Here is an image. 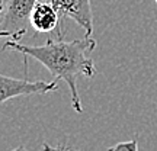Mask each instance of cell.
<instances>
[{"instance_id": "6da1fadb", "label": "cell", "mask_w": 157, "mask_h": 151, "mask_svg": "<svg viewBox=\"0 0 157 151\" xmlns=\"http://www.w3.org/2000/svg\"><path fill=\"white\" fill-rule=\"evenodd\" d=\"M95 48L96 41L86 36L84 39H74L68 42L64 39L48 38L47 44L41 47L22 45L16 41H7L2 47V50H13L25 57L35 58L54 74L56 80L66 81L71 95V106L78 113L83 112V106L78 96L77 77H93L96 74L95 64L89 57V52Z\"/></svg>"}, {"instance_id": "7a4b0ae2", "label": "cell", "mask_w": 157, "mask_h": 151, "mask_svg": "<svg viewBox=\"0 0 157 151\" xmlns=\"http://www.w3.org/2000/svg\"><path fill=\"white\" fill-rule=\"evenodd\" d=\"M39 0H7L0 17V36L19 42L31 25V13Z\"/></svg>"}, {"instance_id": "3957f363", "label": "cell", "mask_w": 157, "mask_h": 151, "mask_svg": "<svg viewBox=\"0 0 157 151\" xmlns=\"http://www.w3.org/2000/svg\"><path fill=\"white\" fill-rule=\"evenodd\" d=\"M57 87L58 84L56 78L51 81H45V80L31 81L26 78H13L0 74V103H5L19 96L45 95L57 90Z\"/></svg>"}, {"instance_id": "277c9868", "label": "cell", "mask_w": 157, "mask_h": 151, "mask_svg": "<svg viewBox=\"0 0 157 151\" xmlns=\"http://www.w3.org/2000/svg\"><path fill=\"white\" fill-rule=\"evenodd\" d=\"M60 16V22L66 17L73 19L86 32V38H92L93 35V12L90 0H50Z\"/></svg>"}, {"instance_id": "5b68a950", "label": "cell", "mask_w": 157, "mask_h": 151, "mask_svg": "<svg viewBox=\"0 0 157 151\" xmlns=\"http://www.w3.org/2000/svg\"><path fill=\"white\" fill-rule=\"evenodd\" d=\"M31 26L39 34H52L54 39H63V25L54 6L48 2H38L31 13Z\"/></svg>"}, {"instance_id": "8992f818", "label": "cell", "mask_w": 157, "mask_h": 151, "mask_svg": "<svg viewBox=\"0 0 157 151\" xmlns=\"http://www.w3.org/2000/svg\"><path fill=\"white\" fill-rule=\"evenodd\" d=\"M106 151H140L138 150V140L132 138V140H129V141L118 142L117 145L109 147Z\"/></svg>"}, {"instance_id": "52a82bcc", "label": "cell", "mask_w": 157, "mask_h": 151, "mask_svg": "<svg viewBox=\"0 0 157 151\" xmlns=\"http://www.w3.org/2000/svg\"><path fill=\"white\" fill-rule=\"evenodd\" d=\"M42 150L44 151H78V150H70L66 145H58V147H51L48 144H44L42 145Z\"/></svg>"}, {"instance_id": "ba28073f", "label": "cell", "mask_w": 157, "mask_h": 151, "mask_svg": "<svg viewBox=\"0 0 157 151\" xmlns=\"http://www.w3.org/2000/svg\"><path fill=\"white\" fill-rule=\"evenodd\" d=\"M12 151H28V150H26L23 145H19V147H16L15 150H12Z\"/></svg>"}, {"instance_id": "9c48e42d", "label": "cell", "mask_w": 157, "mask_h": 151, "mask_svg": "<svg viewBox=\"0 0 157 151\" xmlns=\"http://www.w3.org/2000/svg\"><path fill=\"white\" fill-rule=\"evenodd\" d=\"M3 9H5V3H3V0H0V17H2V13H3Z\"/></svg>"}, {"instance_id": "30bf717a", "label": "cell", "mask_w": 157, "mask_h": 151, "mask_svg": "<svg viewBox=\"0 0 157 151\" xmlns=\"http://www.w3.org/2000/svg\"><path fill=\"white\" fill-rule=\"evenodd\" d=\"M156 3H157V0H156Z\"/></svg>"}]
</instances>
